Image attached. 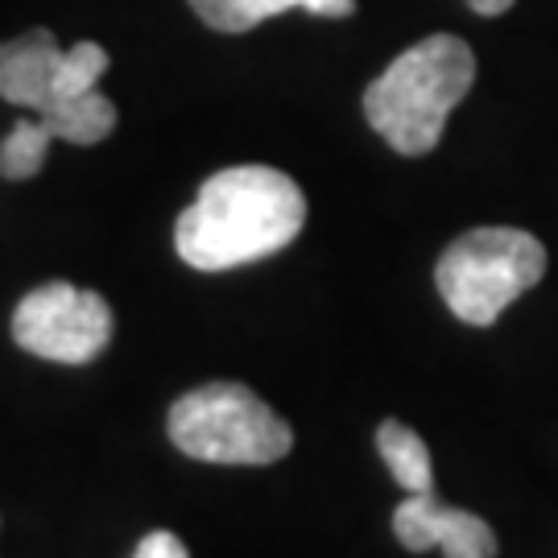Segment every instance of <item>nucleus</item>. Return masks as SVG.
I'll list each match as a JSON object with an SVG mask.
<instances>
[{
    "instance_id": "obj_6",
    "label": "nucleus",
    "mask_w": 558,
    "mask_h": 558,
    "mask_svg": "<svg viewBox=\"0 0 558 558\" xmlns=\"http://www.w3.org/2000/svg\"><path fill=\"white\" fill-rule=\"evenodd\" d=\"M13 339L29 356L54 364H87L112 339V306L96 290L71 281H46L13 311Z\"/></svg>"
},
{
    "instance_id": "obj_10",
    "label": "nucleus",
    "mask_w": 558,
    "mask_h": 558,
    "mask_svg": "<svg viewBox=\"0 0 558 558\" xmlns=\"http://www.w3.org/2000/svg\"><path fill=\"white\" fill-rule=\"evenodd\" d=\"M50 129L41 124L38 117L34 120H17L9 129V137L0 141V174L9 182H25L34 179L46 161V149H50Z\"/></svg>"
},
{
    "instance_id": "obj_12",
    "label": "nucleus",
    "mask_w": 558,
    "mask_h": 558,
    "mask_svg": "<svg viewBox=\"0 0 558 558\" xmlns=\"http://www.w3.org/2000/svg\"><path fill=\"white\" fill-rule=\"evenodd\" d=\"M472 9H476L480 17H500V13H509L513 9V0H468Z\"/></svg>"
},
{
    "instance_id": "obj_5",
    "label": "nucleus",
    "mask_w": 558,
    "mask_h": 558,
    "mask_svg": "<svg viewBox=\"0 0 558 558\" xmlns=\"http://www.w3.org/2000/svg\"><path fill=\"white\" fill-rule=\"evenodd\" d=\"M170 442L203 463H278L294 447L290 422L236 380H216L182 393L166 418Z\"/></svg>"
},
{
    "instance_id": "obj_11",
    "label": "nucleus",
    "mask_w": 558,
    "mask_h": 558,
    "mask_svg": "<svg viewBox=\"0 0 558 558\" xmlns=\"http://www.w3.org/2000/svg\"><path fill=\"white\" fill-rule=\"evenodd\" d=\"M133 558H191V555H186L182 538H174L170 530H154V534H145V538L137 542Z\"/></svg>"
},
{
    "instance_id": "obj_1",
    "label": "nucleus",
    "mask_w": 558,
    "mask_h": 558,
    "mask_svg": "<svg viewBox=\"0 0 558 558\" xmlns=\"http://www.w3.org/2000/svg\"><path fill=\"white\" fill-rule=\"evenodd\" d=\"M306 223V195L274 166H232L199 186L174 223L179 257L199 274H223L281 253Z\"/></svg>"
},
{
    "instance_id": "obj_9",
    "label": "nucleus",
    "mask_w": 558,
    "mask_h": 558,
    "mask_svg": "<svg viewBox=\"0 0 558 558\" xmlns=\"http://www.w3.org/2000/svg\"><path fill=\"white\" fill-rule=\"evenodd\" d=\"M377 451L385 468L393 472L405 493H430L435 488V468H430V447L405 426V422L389 418L377 426Z\"/></svg>"
},
{
    "instance_id": "obj_2",
    "label": "nucleus",
    "mask_w": 558,
    "mask_h": 558,
    "mask_svg": "<svg viewBox=\"0 0 558 558\" xmlns=\"http://www.w3.org/2000/svg\"><path fill=\"white\" fill-rule=\"evenodd\" d=\"M108 50L75 41L62 50L50 29H29L0 46V96L29 108L66 145H96L117 129V104L100 92Z\"/></svg>"
},
{
    "instance_id": "obj_7",
    "label": "nucleus",
    "mask_w": 558,
    "mask_h": 558,
    "mask_svg": "<svg viewBox=\"0 0 558 558\" xmlns=\"http://www.w3.org/2000/svg\"><path fill=\"white\" fill-rule=\"evenodd\" d=\"M393 534L405 550H435L447 558H497V534L493 525L468 509H451L430 493H410L393 509Z\"/></svg>"
},
{
    "instance_id": "obj_8",
    "label": "nucleus",
    "mask_w": 558,
    "mask_h": 558,
    "mask_svg": "<svg viewBox=\"0 0 558 558\" xmlns=\"http://www.w3.org/2000/svg\"><path fill=\"white\" fill-rule=\"evenodd\" d=\"M191 9L220 34H248L290 9H306L315 17H352L356 0H191Z\"/></svg>"
},
{
    "instance_id": "obj_3",
    "label": "nucleus",
    "mask_w": 558,
    "mask_h": 558,
    "mask_svg": "<svg viewBox=\"0 0 558 558\" xmlns=\"http://www.w3.org/2000/svg\"><path fill=\"white\" fill-rule=\"evenodd\" d=\"M476 83V54L456 34H430L364 87V117L405 158L442 141L447 117Z\"/></svg>"
},
{
    "instance_id": "obj_4",
    "label": "nucleus",
    "mask_w": 558,
    "mask_h": 558,
    "mask_svg": "<svg viewBox=\"0 0 558 558\" xmlns=\"http://www.w3.org/2000/svg\"><path fill=\"white\" fill-rule=\"evenodd\" d=\"M546 274V248L521 228H472L435 265L447 311L468 327H493Z\"/></svg>"
}]
</instances>
